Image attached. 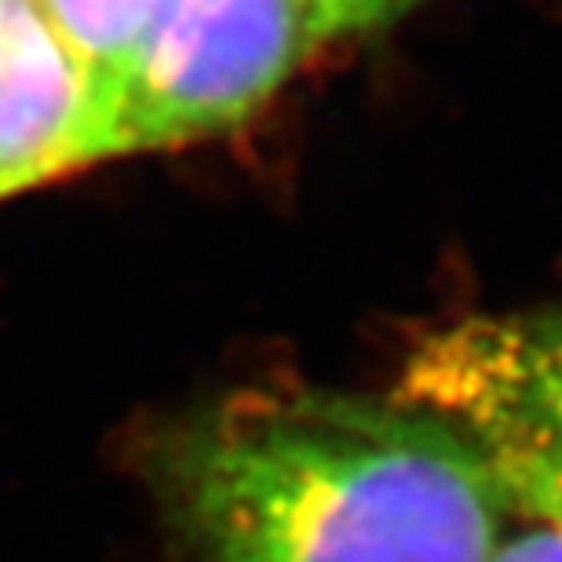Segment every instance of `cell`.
Returning a JSON list of instances; mask_svg holds the SVG:
<instances>
[{"label":"cell","mask_w":562,"mask_h":562,"mask_svg":"<svg viewBox=\"0 0 562 562\" xmlns=\"http://www.w3.org/2000/svg\"><path fill=\"white\" fill-rule=\"evenodd\" d=\"M172 562H490L512 504L457 427L402 398L245 391L161 438Z\"/></svg>","instance_id":"obj_1"},{"label":"cell","mask_w":562,"mask_h":562,"mask_svg":"<svg viewBox=\"0 0 562 562\" xmlns=\"http://www.w3.org/2000/svg\"><path fill=\"white\" fill-rule=\"evenodd\" d=\"M314 48L307 0H157L99 110L92 165L238 128Z\"/></svg>","instance_id":"obj_2"},{"label":"cell","mask_w":562,"mask_h":562,"mask_svg":"<svg viewBox=\"0 0 562 562\" xmlns=\"http://www.w3.org/2000/svg\"><path fill=\"white\" fill-rule=\"evenodd\" d=\"M92 165V85L33 8L0 11V201Z\"/></svg>","instance_id":"obj_3"},{"label":"cell","mask_w":562,"mask_h":562,"mask_svg":"<svg viewBox=\"0 0 562 562\" xmlns=\"http://www.w3.org/2000/svg\"><path fill=\"white\" fill-rule=\"evenodd\" d=\"M157 0H33L92 85V139L110 88L125 74Z\"/></svg>","instance_id":"obj_4"},{"label":"cell","mask_w":562,"mask_h":562,"mask_svg":"<svg viewBox=\"0 0 562 562\" xmlns=\"http://www.w3.org/2000/svg\"><path fill=\"white\" fill-rule=\"evenodd\" d=\"M460 435L475 446L512 512L562 526V431L497 424Z\"/></svg>","instance_id":"obj_5"},{"label":"cell","mask_w":562,"mask_h":562,"mask_svg":"<svg viewBox=\"0 0 562 562\" xmlns=\"http://www.w3.org/2000/svg\"><path fill=\"white\" fill-rule=\"evenodd\" d=\"M311 4V30L314 44L355 37L380 26H391L406 11H413L424 0H307Z\"/></svg>","instance_id":"obj_6"},{"label":"cell","mask_w":562,"mask_h":562,"mask_svg":"<svg viewBox=\"0 0 562 562\" xmlns=\"http://www.w3.org/2000/svg\"><path fill=\"white\" fill-rule=\"evenodd\" d=\"M490 562H562V526L526 519V526L504 530Z\"/></svg>","instance_id":"obj_7"},{"label":"cell","mask_w":562,"mask_h":562,"mask_svg":"<svg viewBox=\"0 0 562 562\" xmlns=\"http://www.w3.org/2000/svg\"><path fill=\"white\" fill-rule=\"evenodd\" d=\"M4 4H8V0H0V11H4Z\"/></svg>","instance_id":"obj_8"}]
</instances>
